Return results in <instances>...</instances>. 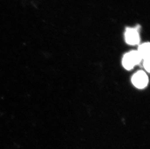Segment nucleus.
<instances>
[{"instance_id": "4", "label": "nucleus", "mask_w": 150, "mask_h": 149, "mask_svg": "<svg viewBox=\"0 0 150 149\" xmlns=\"http://www.w3.org/2000/svg\"><path fill=\"white\" fill-rule=\"evenodd\" d=\"M150 43H145L139 46L138 52L143 60L150 59Z\"/></svg>"}, {"instance_id": "2", "label": "nucleus", "mask_w": 150, "mask_h": 149, "mask_svg": "<svg viewBox=\"0 0 150 149\" xmlns=\"http://www.w3.org/2000/svg\"><path fill=\"white\" fill-rule=\"evenodd\" d=\"M125 39L127 44L135 45L138 44L140 41L139 28H128L125 32Z\"/></svg>"}, {"instance_id": "3", "label": "nucleus", "mask_w": 150, "mask_h": 149, "mask_svg": "<svg viewBox=\"0 0 150 149\" xmlns=\"http://www.w3.org/2000/svg\"><path fill=\"white\" fill-rule=\"evenodd\" d=\"M132 82L135 87L139 89H142L147 86L148 77L145 72L140 71L134 75Z\"/></svg>"}, {"instance_id": "1", "label": "nucleus", "mask_w": 150, "mask_h": 149, "mask_svg": "<svg viewBox=\"0 0 150 149\" xmlns=\"http://www.w3.org/2000/svg\"><path fill=\"white\" fill-rule=\"evenodd\" d=\"M142 59V57L137 51H132L124 56L122 65L125 69L131 70L134 66L139 63Z\"/></svg>"}, {"instance_id": "5", "label": "nucleus", "mask_w": 150, "mask_h": 149, "mask_svg": "<svg viewBox=\"0 0 150 149\" xmlns=\"http://www.w3.org/2000/svg\"><path fill=\"white\" fill-rule=\"evenodd\" d=\"M144 67L147 72L150 71V59L144 60Z\"/></svg>"}]
</instances>
